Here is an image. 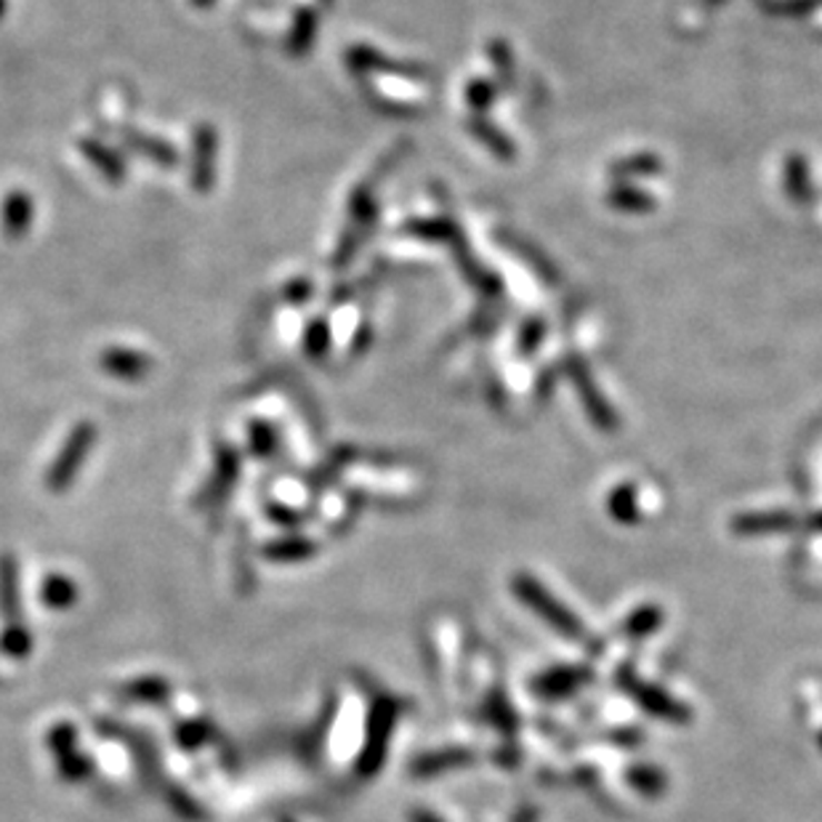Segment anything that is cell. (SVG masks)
<instances>
[{"label":"cell","instance_id":"cell-1","mask_svg":"<svg viewBox=\"0 0 822 822\" xmlns=\"http://www.w3.org/2000/svg\"><path fill=\"white\" fill-rule=\"evenodd\" d=\"M75 594L65 577H57V581H51L49 586H46V602L53 604V607H65V604H70Z\"/></svg>","mask_w":822,"mask_h":822}]
</instances>
